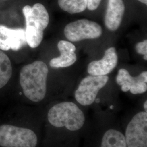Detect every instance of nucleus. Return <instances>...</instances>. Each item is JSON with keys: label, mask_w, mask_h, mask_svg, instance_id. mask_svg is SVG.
<instances>
[{"label": "nucleus", "mask_w": 147, "mask_h": 147, "mask_svg": "<svg viewBox=\"0 0 147 147\" xmlns=\"http://www.w3.org/2000/svg\"><path fill=\"white\" fill-rule=\"evenodd\" d=\"M49 69L44 62L36 61L27 64L20 72V84L27 99L34 102L42 101L47 93Z\"/></svg>", "instance_id": "f257e3e1"}, {"label": "nucleus", "mask_w": 147, "mask_h": 147, "mask_svg": "<svg viewBox=\"0 0 147 147\" xmlns=\"http://www.w3.org/2000/svg\"><path fill=\"white\" fill-rule=\"evenodd\" d=\"M22 13L26 21L27 44L31 48H36L42 42L44 31L49 25V13L44 5L39 3L32 7L25 5Z\"/></svg>", "instance_id": "f03ea898"}, {"label": "nucleus", "mask_w": 147, "mask_h": 147, "mask_svg": "<svg viewBox=\"0 0 147 147\" xmlns=\"http://www.w3.org/2000/svg\"><path fill=\"white\" fill-rule=\"evenodd\" d=\"M53 126L65 127L70 131H77L84 125V116L79 107L71 102H62L54 105L47 113Z\"/></svg>", "instance_id": "7ed1b4c3"}, {"label": "nucleus", "mask_w": 147, "mask_h": 147, "mask_svg": "<svg viewBox=\"0 0 147 147\" xmlns=\"http://www.w3.org/2000/svg\"><path fill=\"white\" fill-rule=\"evenodd\" d=\"M38 138L29 129L3 124L0 125V147H36Z\"/></svg>", "instance_id": "20e7f679"}, {"label": "nucleus", "mask_w": 147, "mask_h": 147, "mask_svg": "<svg viewBox=\"0 0 147 147\" xmlns=\"http://www.w3.org/2000/svg\"><path fill=\"white\" fill-rule=\"evenodd\" d=\"M102 33V27L99 24L85 19L69 23L64 30L65 37L71 42L96 39L99 38Z\"/></svg>", "instance_id": "39448f33"}, {"label": "nucleus", "mask_w": 147, "mask_h": 147, "mask_svg": "<svg viewBox=\"0 0 147 147\" xmlns=\"http://www.w3.org/2000/svg\"><path fill=\"white\" fill-rule=\"evenodd\" d=\"M109 80V76L90 75L82 79L75 92V98L80 104L88 106L96 100L100 89L104 87Z\"/></svg>", "instance_id": "423d86ee"}, {"label": "nucleus", "mask_w": 147, "mask_h": 147, "mask_svg": "<svg viewBox=\"0 0 147 147\" xmlns=\"http://www.w3.org/2000/svg\"><path fill=\"white\" fill-rule=\"evenodd\" d=\"M127 147H147V112H141L129 123L125 132Z\"/></svg>", "instance_id": "0eeeda50"}, {"label": "nucleus", "mask_w": 147, "mask_h": 147, "mask_svg": "<svg viewBox=\"0 0 147 147\" xmlns=\"http://www.w3.org/2000/svg\"><path fill=\"white\" fill-rule=\"evenodd\" d=\"M116 82L124 92L130 91L133 94H142L147 90V72L143 71L134 77L125 69H121L117 75Z\"/></svg>", "instance_id": "6e6552de"}, {"label": "nucleus", "mask_w": 147, "mask_h": 147, "mask_svg": "<svg viewBox=\"0 0 147 147\" xmlns=\"http://www.w3.org/2000/svg\"><path fill=\"white\" fill-rule=\"evenodd\" d=\"M27 44L25 30L11 28L0 25V50H19Z\"/></svg>", "instance_id": "1a4fd4ad"}, {"label": "nucleus", "mask_w": 147, "mask_h": 147, "mask_svg": "<svg viewBox=\"0 0 147 147\" xmlns=\"http://www.w3.org/2000/svg\"><path fill=\"white\" fill-rule=\"evenodd\" d=\"M118 62V57L116 48L111 47L106 50L102 59L91 62L88 65L87 72L90 75H107L116 68Z\"/></svg>", "instance_id": "9d476101"}, {"label": "nucleus", "mask_w": 147, "mask_h": 147, "mask_svg": "<svg viewBox=\"0 0 147 147\" xmlns=\"http://www.w3.org/2000/svg\"><path fill=\"white\" fill-rule=\"evenodd\" d=\"M61 55L50 61V66L53 68H67L72 65L77 60L76 47L72 42L66 40L59 41L57 45Z\"/></svg>", "instance_id": "9b49d317"}, {"label": "nucleus", "mask_w": 147, "mask_h": 147, "mask_svg": "<svg viewBox=\"0 0 147 147\" xmlns=\"http://www.w3.org/2000/svg\"><path fill=\"white\" fill-rule=\"evenodd\" d=\"M125 11L123 0H108L105 16V25L111 31H115L121 26Z\"/></svg>", "instance_id": "f8f14e48"}, {"label": "nucleus", "mask_w": 147, "mask_h": 147, "mask_svg": "<svg viewBox=\"0 0 147 147\" xmlns=\"http://www.w3.org/2000/svg\"><path fill=\"white\" fill-rule=\"evenodd\" d=\"M101 147H127L125 136L117 130H109L102 137Z\"/></svg>", "instance_id": "ddd939ff"}, {"label": "nucleus", "mask_w": 147, "mask_h": 147, "mask_svg": "<svg viewBox=\"0 0 147 147\" xmlns=\"http://www.w3.org/2000/svg\"><path fill=\"white\" fill-rule=\"evenodd\" d=\"M12 73L13 69L10 59L0 50V89L8 84Z\"/></svg>", "instance_id": "4468645a"}, {"label": "nucleus", "mask_w": 147, "mask_h": 147, "mask_svg": "<svg viewBox=\"0 0 147 147\" xmlns=\"http://www.w3.org/2000/svg\"><path fill=\"white\" fill-rule=\"evenodd\" d=\"M58 3L62 10L74 14L85 11L87 7V0H58Z\"/></svg>", "instance_id": "2eb2a0df"}, {"label": "nucleus", "mask_w": 147, "mask_h": 147, "mask_svg": "<svg viewBox=\"0 0 147 147\" xmlns=\"http://www.w3.org/2000/svg\"><path fill=\"white\" fill-rule=\"evenodd\" d=\"M136 50L137 53L140 55H147V39L143 40V42L137 43L136 45Z\"/></svg>", "instance_id": "dca6fc26"}, {"label": "nucleus", "mask_w": 147, "mask_h": 147, "mask_svg": "<svg viewBox=\"0 0 147 147\" xmlns=\"http://www.w3.org/2000/svg\"><path fill=\"white\" fill-rule=\"evenodd\" d=\"M101 0H87V8L89 11L96 10L100 5Z\"/></svg>", "instance_id": "f3484780"}, {"label": "nucleus", "mask_w": 147, "mask_h": 147, "mask_svg": "<svg viewBox=\"0 0 147 147\" xmlns=\"http://www.w3.org/2000/svg\"><path fill=\"white\" fill-rule=\"evenodd\" d=\"M144 110L145 112H147V101L146 100L144 104Z\"/></svg>", "instance_id": "a211bd4d"}, {"label": "nucleus", "mask_w": 147, "mask_h": 147, "mask_svg": "<svg viewBox=\"0 0 147 147\" xmlns=\"http://www.w3.org/2000/svg\"><path fill=\"white\" fill-rule=\"evenodd\" d=\"M138 1H140V2H141L142 3L146 5H147V0H138Z\"/></svg>", "instance_id": "6ab92c4d"}, {"label": "nucleus", "mask_w": 147, "mask_h": 147, "mask_svg": "<svg viewBox=\"0 0 147 147\" xmlns=\"http://www.w3.org/2000/svg\"><path fill=\"white\" fill-rule=\"evenodd\" d=\"M143 58H144V60H146V61H147V55H144V56H143Z\"/></svg>", "instance_id": "aec40b11"}, {"label": "nucleus", "mask_w": 147, "mask_h": 147, "mask_svg": "<svg viewBox=\"0 0 147 147\" xmlns=\"http://www.w3.org/2000/svg\"><path fill=\"white\" fill-rule=\"evenodd\" d=\"M111 109H113V106H111Z\"/></svg>", "instance_id": "412c9836"}]
</instances>
